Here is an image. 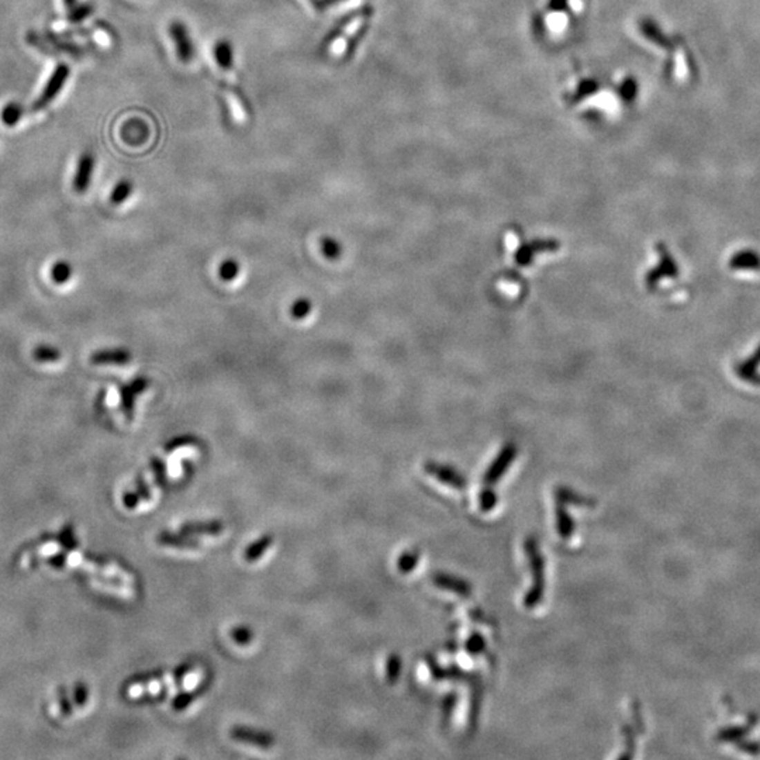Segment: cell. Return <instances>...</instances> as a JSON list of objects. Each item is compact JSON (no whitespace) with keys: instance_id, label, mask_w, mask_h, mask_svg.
<instances>
[{"instance_id":"obj_1","label":"cell","mask_w":760,"mask_h":760,"mask_svg":"<svg viewBox=\"0 0 760 760\" xmlns=\"http://www.w3.org/2000/svg\"><path fill=\"white\" fill-rule=\"evenodd\" d=\"M70 76V68L68 64H58L54 70L51 72L48 81L46 82L43 91L40 92V95H38V97L35 99V102L32 103L31 106V110L34 111H38V110H43L46 108L48 104H51L57 97L58 95L62 92L65 84L68 82Z\"/></svg>"},{"instance_id":"obj_2","label":"cell","mask_w":760,"mask_h":760,"mask_svg":"<svg viewBox=\"0 0 760 760\" xmlns=\"http://www.w3.org/2000/svg\"><path fill=\"white\" fill-rule=\"evenodd\" d=\"M169 34L173 41L178 59L182 64H189L195 57V46L189 35L187 27L182 21H172L169 26Z\"/></svg>"},{"instance_id":"obj_3","label":"cell","mask_w":760,"mask_h":760,"mask_svg":"<svg viewBox=\"0 0 760 760\" xmlns=\"http://www.w3.org/2000/svg\"><path fill=\"white\" fill-rule=\"evenodd\" d=\"M95 167H96L95 155L92 154L91 151H85L84 154L79 157L78 164H76L75 175H73V179H72V187H73V190L76 193L82 195V193L88 192V189L92 184Z\"/></svg>"},{"instance_id":"obj_4","label":"cell","mask_w":760,"mask_h":760,"mask_svg":"<svg viewBox=\"0 0 760 760\" xmlns=\"http://www.w3.org/2000/svg\"><path fill=\"white\" fill-rule=\"evenodd\" d=\"M365 20H366V15H358V16L352 17L347 23L344 30L341 31V34L336 38H334V41L330 44V53L334 57H341V55L345 54V51L348 48V44L351 41V38L362 28Z\"/></svg>"},{"instance_id":"obj_5","label":"cell","mask_w":760,"mask_h":760,"mask_svg":"<svg viewBox=\"0 0 760 760\" xmlns=\"http://www.w3.org/2000/svg\"><path fill=\"white\" fill-rule=\"evenodd\" d=\"M133 359V355L126 348H106L99 350L91 355V363L96 366H104V365H117L124 366L130 363Z\"/></svg>"},{"instance_id":"obj_6","label":"cell","mask_w":760,"mask_h":760,"mask_svg":"<svg viewBox=\"0 0 760 760\" xmlns=\"http://www.w3.org/2000/svg\"><path fill=\"white\" fill-rule=\"evenodd\" d=\"M148 385H149V380L146 377L140 376L135 380H133L130 385H126V386L122 388V390H120L122 408H123V412L129 418H131L133 414H134L135 399L148 389Z\"/></svg>"},{"instance_id":"obj_7","label":"cell","mask_w":760,"mask_h":760,"mask_svg":"<svg viewBox=\"0 0 760 760\" xmlns=\"http://www.w3.org/2000/svg\"><path fill=\"white\" fill-rule=\"evenodd\" d=\"M231 738L234 741H238V742H243V743H247V745H252V746H256V748H260V749H269L275 745V739L272 735L269 734H265V732H259V731H254V730H248V728H243V727H236L231 730Z\"/></svg>"},{"instance_id":"obj_8","label":"cell","mask_w":760,"mask_h":760,"mask_svg":"<svg viewBox=\"0 0 760 760\" xmlns=\"http://www.w3.org/2000/svg\"><path fill=\"white\" fill-rule=\"evenodd\" d=\"M190 670H192V666L190 665H184L179 669H176L175 672H171V673H164V674H158V676H151V677H146L144 680H140L137 683H133L130 686V692L133 694H135L137 692L140 690H144V689H148L151 686H161V684L164 683H169V681H175V680H179L182 678L184 674H187Z\"/></svg>"},{"instance_id":"obj_9","label":"cell","mask_w":760,"mask_h":760,"mask_svg":"<svg viewBox=\"0 0 760 760\" xmlns=\"http://www.w3.org/2000/svg\"><path fill=\"white\" fill-rule=\"evenodd\" d=\"M225 531V526L221 521H206V522H187L180 528L183 535H210L218 537Z\"/></svg>"},{"instance_id":"obj_10","label":"cell","mask_w":760,"mask_h":760,"mask_svg":"<svg viewBox=\"0 0 760 760\" xmlns=\"http://www.w3.org/2000/svg\"><path fill=\"white\" fill-rule=\"evenodd\" d=\"M214 57L217 65L225 72L228 78H234V64H233V47L228 41H218L214 47Z\"/></svg>"},{"instance_id":"obj_11","label":"cell","mask_w":760,"mask_h":760,"mask_svg":"<svg viewBox=\"0 0 760 760\" xmlns=\"http://www.w3.org/2000/svg\"><path fill=\"white\" fill-rule=\"evenodd\" d=\"M157 541L162 547H171V548H176V549H183V551H192V549H200L202 548V544L199 541L189 538L187 535H183V534L182 535H175V534H168V532H164V534H160L157 537Z\"/></svg>"},{"instance_id":"obj_12","label":"cell","mask_w":760,"mask_h":760,"mask_svg":"<svg viewBox=\"0 0 760 760\" xmlns=\"http://www.w3.org/2000/svg\"><path fill=\"white\" fill-rule=\"evenodd\" d=\"M133 192H134L133 182L130 179H122L116 184H114V187L111 189L108 200L114 206L123 205L124 202L129 200V198L131 196Z\"/></svg>"},{"instance_id":"obj_13","label":"cell","mask_w":760,"mask_h":760,"mask_svg":"<svg viewBox=\"0 0 760 760\" xmlns=\"http://www.w3.org/2000/svg\"><path fill=\"white\" fill-rule=\"evenodd\" d=\"M23 114H24V108L20 103L9 102L3 106L2 110H0V120H2L5 126L13 127L23 119Z\"/></svg>"},{"instance_id":"obj_14","label":"cell","mask_w":760,"mask_h":760,"mask_svg":"<svg viewBox=\"0 0 760 760\" xmlns=\"http://www.w3.org/2000/svg\"><path fill=\"white\" fill-rule=\"evenodd\" d=\"M72 275H73V268H72L70 262H68L65 259H59V260L53 263L51 271H50V276H51V281L54 283L65 285L66 282H69L72 279Z\"/></svg>"},{"instance_id":"obj_15","label":"cell","mask_w":760,"mask_h":760,"mask_svg":"<svg viewBox=\"0 0 760 760\" xmlns=\"http://www.w3.org/2000/svg\"><path fill=\"white\" fill-rule=\"evenodd\" d=\"M274 537L272 535H265L262 537L260 540H258L256 542H254L249 548L245 549L244 552V559L247 562H255L258 559H260V556L268 551L272 545H274Z\"/></svg>"},{"instance_id":"obj_16","label":"cell","mask_w":760,"mask_h":760,"mask_svg":"<svg viewBox=\"0 0 760 760\" xmlns=\"http://www.w3.org/2000/svg\"><path fill=\"white\" fill-rule=\"evenodd\" d=\"M240 271H241L240 262L234 258H227L220 265L218 275H220V279L224 282H233L238 278Z\"/></svg>"},{"instance_id":"obj_17","label":"cell","mask_w":760,"mask_h":760,"mask_svg":"<svg viewBox=\"0 0 760 760\" xmlns=\"http://www.w3.org/2000/svg\"><path fill=\"white\" fill-rule=\"evenodd\" d=\"M32 358L40 363H51L58 362L62 358V354L58 348L51 345H38L32 351Z\"/></svg>"},{"instance_id":"obj_18","label":"cell","mask_w":760,"mask_h":760,"mask_svg":"<svg viewBox=\"0 0 760 760\" xmlns=\"http://www.w3.org/2000/svg\"><path fill=\"white\" fill-rule=\"evenodd\" d=\"M320 248H321V252L324 255V258H327L328 260H338L341 256H342V244L335 240L334 237H323L321 241H320Z\"/></svg>"},{"instance_id":"obj_19","label":"cell","mask_w":760,"mask_h":760,"mask_svg":"<svg viewBox=\"0 0 760 760\" xmlns=\"http://www.w3.org/2000/svg\"><path fill=\"white\" fill-rule=\"evenodd\" d=\"M95 12V8L92 3H76L72 9L68 10L66 20L72 24H78L86 20L89 16H92Z\"/></svg>"},{"instance_id":"obj_20","label":"cell","mask_w":760,"mask_h":760,"mask_svg":"<svg viewBox=\"0 0 760 760\" xmlns=\"http://www.w3.org/2000/svg\"><path fill=\"white\" fill-rule=\"evenodd\" d=\"M312 312H313V303L309 297H298L290 306V316L297 321L309 317Z\"/></svg>"},{"instance_id":"obj_21","label":"cell","mask_w":760,"mask_h":760,"mask_svg":"<svg viewBox=\"0 0 760 760\" xmlns=\"http://www.w3.org/2000/svg\"><path fill=\"white\" fill-rule=\"evenodd\" d=\"M734 268L739 269H757L760 268V259L753 252H741L732 259Z\"/></svg>"},{"instance_id":"obj_22","label":"cell","mask_w":760,"mask_h":760,"mask_svg":"<svg viewBox=\"0 0 760 760\" xmlns=\"http://www.w3.org/2000/svg\"><path fill=\"white\" fill-rule=\"evenodd\" d=\"M418 562V552H411V553H404L400 560H399V569L400 572L403 573H408L412 570V567L415 566V563Z\"/></svg>"},{"instance_id":"obj_23","label":"cell","mask_w":760,"mask_h":760,"mask_svg":"<svg viewBox=\"0 0 760 760\" xmlns=\"http://www.w3.org/2000/svg\"><path fill=\"white\" fill-rule=\"evenodd\" d=\"M198 696V692H192V693H183L180 696H178L173 701V710L176 711H183L189 704H192V701L196 699Z\"/></svg>"},{"instance_id":"obj_24","label":"cell","mask_w":760,"mask_h":760,"mask_svg":"<svg viewBox=\"0 0 760 760\" xmlns=\"http://www.w3.org/2000/svg\"><path fill=\"white\" fill-rule=\"evenodd\" d=\"M400 673V659L397 655H392L388 662V678L390 683H395Z\"/></svg>"},{"instance_id":"obj_25","label":"cell","mask_w":760,"mask_h":760,"mask_svg":"<svg viewBox=\"0 0 760 760\" xmlns=\"http://www.w3.org/2000/svg\"><path fill=\"white\" fill-rule=\"evenodd\" d=\"M231 638L240 645H247L252 640V632L248 628H236L231 631Z\"/></svg>"},{"instance_id":"obj_26","label":"cell","mask_w":760,"mask_h":760,"mask_svg":"<svg viewBox=\"0 0 760 760\" xmlns=\"http://www.w3.org/2000/svg\"><path fill=\"white\" fill-rule=\"evenodd\" d=\"M192 444H193V439H190V438H178L173 442L168 444L167 452H173L175 449L184 448V446H192Z\"/></svg>"},{"instance_id":"obj_27","label":"cell","mask_w":760,"mask_h":760,"mask_svg":"<svg viewBox=\"0 0 760 760\" xmlns=\"http://www.w3.org/2000/svg\"><path fill=\"white\" fill-rule=\"evenodd\" d=\"M62 3H64V8H65L66 12H68L69 9H72L76 3H78V0H62Z\"/></svg>"}]
</instances>
